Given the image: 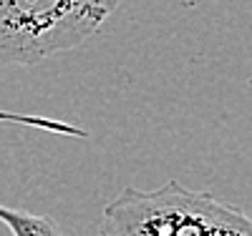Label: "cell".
Returning a JSON list of instances; mask_svg holds the SVG:
<instances>
[{
    "label": "cell",
    "instance_id": "cell-5",
    "mask_svg": "<svg viewBox=\"0 0 252 236\" xmlns=\"http://www.w3.org/2000/svg\"><path fill=\"white\" fill-rule=\"evenodd\" d=\"M5 209H8V206H3V204H0V221H3V216H5Z\"/></svg>",
    "mask_w": 252,
    "mask_h": 236
},
{
    "label": "cell",
    "instance_id": "cell-4",
    "mask_svg": "<svg viewBox=\"0 0 252 236\" xmlns=\"http://www.w3.org/2000/svg\"><path fill=\"white\" fill-rule=\"evenodd\" d=\"M0 123H13V126H28L38 131H48L58 136H71V138H86L83 128L68 123V121H56L46 116H31V113H15V111H0Z\"/></svg>",
    "mask_w": 252,
    "mask_h": 236
},
{
    "label": "cell",
    "instance_id": "cell-3",
    "mask_svg": "<svg viewBox=\"0 0 252 236\" xmlns=\"http://www.w3.org/2000/svg\"><path fill=\"white\" fill-rule=\"evenodd\" d=\"M5 226L13 236H63L51 216H40V213H31L23 209H10Z\"/></svg>",
    "mask_w": 252,
    "mask_h": 236
},
{
    "label": "cell",
    "instance_id": "cell-2",
    "mask_svg": "<svg viewBox=\"0 0 252 236\" xmlns=\"http://www.w3.org/2000/svg\"><path fill=\"white\" fill-rule=\"evenodd\" d=\"M121 0H0V68L35 66L91 40Z\"/></svg>",
    "mask_w": 252,
    "mask_h": 236
},
{
    "label": "cell",
    "instance_id": "cell-1",
    "mask_svg": "<svg viewBox=\"0 0 252 236\" xmlns=\"http://www.w3.org/2000/svg\"><path fill=\"white\" fill-rule=\"evenodd\" d=\"M101 236H252V219L207 191L169 181L124 188L103 206Z\"/></svg>",
    "mask_w": 252,
    "mask_h": 236
}]
</instances>
